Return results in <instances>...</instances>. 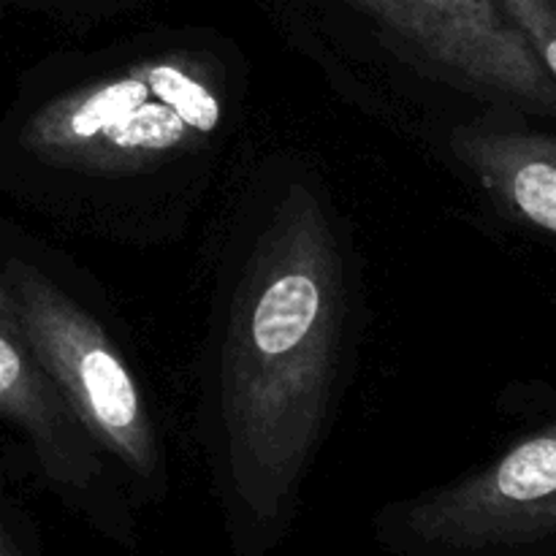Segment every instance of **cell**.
Here are the masks:
<instances>
[{
  "label": "cell",
  "instance_id": "6",
  "mask_svg": "<svg viewBox=\"0 0 556 556\" xmlns=\"http://www.w3.org/2000/svg\"><path fill=\"white\" fill-rule=\"evenodd\" d=\"M0 418L14 424L30 440L43 476L71 503L92 514L98 530L125 541L123 530L106 510L103 497V456L85 429L76 424L52 378L30 345L14 296L0 269Z\"/></svg>",
  "mask_w": 556,
  "mask_h": 556
},
{
  "label": "cell",
  "instance_id": "2",
  "mask_svg": "<svg viewBox=\"0 0 556 556\" xmlns=\"http://www.w3.org/2000/svg\"><path fill=\"white\" fill-rule=\"evenodd\" d=\"M220 119L212 65L177 52L52 98L27 119L22 144L49 166L125 174L201 144Z\"/></svg>",
  "mask_w": 556,
  "mask_h": 556
},
{
  "label": "cell",
  "instance_id": "5",
  "mask_svg": "<svg viewBox=\"0 0 556 556\" xmlns=\"http://www.w3.org/2000/svg\"><path fill=\"white\" fill-rule=\"evenodd\" d=\"M470 90L556 119V81L500 0H351Z\"/></svg>",
  "mask_w": 556,
  "mask_h": 556
},
{
  "label": "cell",
  "instance_id": "1",
  "mask_svg": "<svg viewBox=\"0 0 556 556\" xmlns=\"http://www.w3.org/2000/svg\"><path fill=\"white\" fill-rule=\"evenodd\" d=\"M345 291L329 217L291 188L250 253L223 342L228 535L237 556H266L291 527L320 443Z\"/></svg>",
  "mask_w": 556,
  "mask_h": 556
},
{
  "label": "cell",
  "instance_id": "3",
  "mask_svg": "<svg viewBox=\"0 0 556 556\" xmlns=\"http://www.w3.org/2000/svg\"><path fill=\"white\" fill-rule=\"evenodd\" d=\"M3 275L33 351L76 424L147 494L161 492V451L150 407L112 337L36 266L11 258Z\"/></svg>",
  "mask_w": 556,
  "mask_h": 556
},
{
  "label": "cell",
  "instance_id": "7",
  "mask_svg": "<svg viewBox=\"0 0 556 556\" xmlns=\"http://www.w3.org/2000/svg\"><path fill=\"white\" fill-rule=\"evenodd\" d=\"M451 147L510 215L556 237V136L472 125Z\"/></svg>",
  "mask_w": 556,
  "mask_h": 556
},
{
  "label": "cell",
  "instance_id": "8",
  "mask_svg": "<svg viewBox=\"0 0 556 556\" xmlns=\"http://www.w3.org/2000/svg\"><path fill=\"white\" fill-rule=\"evenodd\" d=\"M500 5L556 81V0H500Z\"/></svg>",
  "mask_w": 556,
  "mask_h": 556
},
{
  "label": "cell",
  "instance_id": "9",
  "mask_svg": "<svg viewBox=\"0 0 556 556\" xmlns=\"http://www.w3.org/2000/svg\"><path fill=\"white\" fill-rule=\"evenodd\" d=\"M0 556H27L25 548H22L20 541H16L14 532L5 527L3 519H0Z\"/></svg>",
  "mask_w": 556,
  "mask_h": 556
},
{
  "label": "cell",
  "instance_id": "4",
  "mask_svg": "<svg viewBox=\"0 0 556 556\" xmlns=\"http://www.w3.org/2000/svg\"><path fill=\"white\" fill-rule=\"evenodd\" d=\"M394 556H516L556 541V424L375 521Z\"/></svg>",
  "mask_w": 556,
  "mask_h": 556
}]
</instances>
